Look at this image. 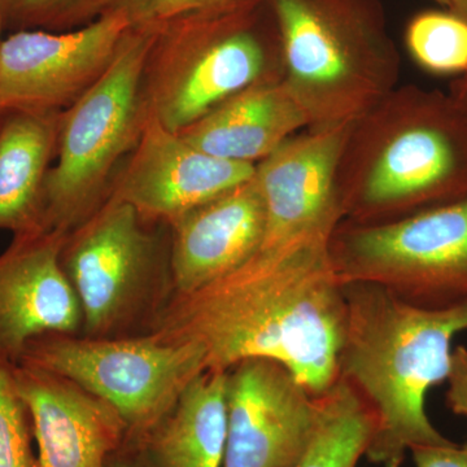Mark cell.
Returning <instances> with one entry per match:
<instances>
[{
  "label": "cell",
  "instance_id": "d6a6232c",
  "mask_svg": "<svg viewBox=\"0 0 467 467\" xmlns=\"http://www.w3.org/2000/svg\"><path fill=\"white\" fill-rule=\"evenodd\" d=\"M0 115H2V112H0Z\"/></svg>",
  "mask_w": 467,
  "mask_h": 467
},
{
  "label": "cell",
  "instance_id": "8fae6325",
  "mask_svg": "<svg viewBox=\"0 0 467 467\" xmlns=\"http://www.w3.org/2000/svg\"><path fill=\"white\" fill-rule=\"evenodd\" d=\"M223 467H295L318 420V396L281 362L243 359L227 370Z\"/></svg>",
  "mask_w": 467,
  "mask_h": 467
},
{
  "label": "cell",
  "instance_id": "9a60e30c",
  "mask_svg": "<svg viewBox=\"0 0 467 467\" xmlns=\"http://www.w3.org/2000/svg\"><path fill=\"white\" fill-rule=\"evenodd\" d=\"M18 391L29 411L39 467H107L126 441L115 409L50 371L16 364Z\"/></svg>",
  "mask_w": 467,
  "mask_h": 467
},
{
  "label": "cell",
  "instance_id": "6da1fadb",
  "mask_svg": "<svg viewBox=\"0 0 467 467\" xmlns=\"http://www.w3.org/2000/svg\"><path fill=\"white\" fill-rule=\"evenodd\" d=\"M330 238L309 236L260 248L250 261L190 294H171L147 334L201 347L205 370L248 358L290 368L312 395L339 378L347 303Z\"/></svg>",
  "mask_w": 467,
  "mask_h": 467
},
{
  "label": "cell",
  "instance_id": "2e32d148",
  "mask_svg": "<svg viewBox=\"0 0 467 467\" xmlns=\"http://www.w3.org/2000/svg\"><path fill=\"white\" fill-rule=\"evenodd\" d=\"M168 227L171 294H190L230 275L265 238V205L254 175Z\"/></svg>",
  "mask_w": 467,
  "mask_h": 467
},
{
  "label": "cell",
  "instance_id": "f546056e",
  "mask_svg": "<svg viewBox=\"0 0 467 467\" xmlns=\"http://www.w3.org/2000/svg\"><path fill=\"white\" fill-rule=\"evenodd\" d=\"M454 94L459 95L461 99L465 101L467 104V73L465 75L461 76L459 81L456 82L453 86H451V90Z\"/></svg>",
  "mask_w": 467,
  "mask_h": 467
},
{
  "label": "cell",
  "instance_id": "7c38bea8",
  "mask_svg": "<svg viewBox=\"0 0 467 467\" xmlns=\"http://www.w3.org/2000/svg\"><path fill=\"white\" fill-rule=\"evenodd\" d=\"M256 165L227 161L195 149L146 113L138 142L113 178L109 195L147 221L171 225L190 211L252 180Z\"/></svg>",
  "mask_w": 467,
  "mask_h": 467
},
{
  "label": "cell",
  "instance_id": "4316f807",
  "mask_svg": "<svg viewBox=\"0 0 467 467\" xmlns=\"http://www.w3.org/2000/svg\"><path fill=\"white\" fill-rule=\"evenodd\" d=\"M107 467H150L140 451L122 447L110 457Z\"/></svg>",
  "mask_w": 467,
  "mask_h": 467
},
{
  "label": "cell",
  "instance_id": "30bf717a",
  "mask_svg": "<svg viewBox=\"0 0 467 467\" xmlns=\"http://www.w3.org/2000/svg\"><path fill=\"white\" fill-rule=\"evenodd\" d=\"M134 26L130 7L67 33L18 30L0 43V112H63L107 72Z\"/></svg>",
  "mask_w": 467,
  "mask_h": 467
},
{
  "label": "cell",
  "instance_id": "1f68e13d",
  "mask_svg": "<svg viewBox=\"0 0 467 467\" xmlns=\"http://www.w3.org/2000/svg\"><path fill=\"white\" fill-rule=\"evenodd\" d=\"M3 26H5V23H3V18L0 16V34H2ZM0 43H2V39H0Z\"/></svg>",
  "mask_w": 467,
  "mask_h": 467
},
{
  "label": "cell",
  "instance_id": "484cf974",
  "mask_svg": "<svg viewBox=\"0 0 467 467\" xmlns=\"http://www.w3.org/2000/svg\"><path fill=\"white\" fill-rule=\"evenodd\" d=\"M410 453L416 467H467V442L414 448Z\"/></svg>",
  "mask_w": 467,
  "mask_h": 467
},
{
  "label": "cell",
  "instance_id": "8992f818",
  "mask_svg": "<svg viewBox=\"0 0 467 467\" xmlns=\"http://www.w3.org/2000/svg\"><path fill=\"white\" fill-rule=\"evenodd\" d=\"M156 26L131 27L107 72L63 110L45 182V225L69 234L110 193L117 165L142 131L143 79Z\"/></svg>",
  "mask_w": 467,
  "mask_h": 467
},
{
  "label": "cell",
  "instance_id": "83f0119b",
  "mask_svg": "<svg viewBox=\"0 0 467 467\" xmlns=\"http://www.w3.org/2000/svg\"><path fill=\"white\" fill-rule=\"evenodd\" d=\"M92 8H103V12L119 7H133L138 0H84Z\"/></svg>",
  "mask_w": 467,
  "mask_h": 467
},
{
  "label": "cell",
  "instance_id": "7a4b0ae2",
  "mask_svg": "<svg viewBox=\"0 0 467 467\" xmlns=\"http://www.w3.org/2000/svg\"><path fill=\"white\" fill-rule=\"evenodd\" d=\"M343 285L347 319L337 370L374 417L365 457L401 467L414 448L451 444L427 416L426 396L448 378L451 340L467 330V303L423 309L380 285Z\"/></svg>",
  "mask_w": 467,
  "mask_h": 467
},
{
  "label": "cell",
  "instance_id": "4dcf8cb0",
  "mask_svg": "<svg viewBox=\"0 0 467 467\" xmlns=\"http://www.w3.org/2000/svg\"><path fill=\"white\" fill-rule=\"evenodd\" d=\"M436 3H439V5H442V7L448 8V0H435Z\"/></svg>",
  "mask_w": 467,
  "mask_h": 467
},
{
  "label": "cell",
  "instance_id": "d6986e66",
  "mask_svg": "<svg viewBox=\"0 0 467 467\" xmlns=\"http://www.w3.org/2000/svg\"><path fill=\"white\" fill-rule=\"evenodd\" d=\"M227 371L205 370L138 448L150 467H223L227 439Z\"/></svg>",
  "mask_w": 467,
  "mask_h": 467
},
{
  "label": "cell",
  "instance_id": "277c9868",
  "mask_svg": "<svg viewBox=\"0 0 467 467\" xmlns=\"http://www.w3.org/2000/svg\"><path fill=\"white\" fill-rule=\"evenodd\" d=\"M284 84L308 129L358 121L398 88L400 58L374 0H269Z\"/></svg>",
  "mask_w": 467,
  "mask_h": 467
},
{
  "label": "cell",
  "instance_id": "5bb4252c",
  "mask_svg": "<svg viewBox=\"0 0 467 467\" xmlns=\"http://www.w3.org/2000/svg\"><path fill=\"white\" fill-rule=\"evenodd\" d=\"M67 235L14 236L0 254V358L18 364L36 337L81 334V304L61 265Z\"/></svg>",
  "mask_w": 467,
  "mask_h": 467
},
{
  "label": "cell",
  "instance_id": "f1b7e54d",
  "mask_svg": "<svg viewBox=\"0 0 467 467\" xmlns=\"http://www.w3.org/2000/svg\"><path fill=\"white\" fill-rule=\"evenodd\" d=\"M448 9L467 20V0H448Z\"/></svg>",
  "mask_w": 467,
  "mask_h": 467
},
{
  "label": "cell",
  "instance_id": "ac0fdd59",
  "mask_svg": "<svg viewBox=\"0 0 467 467\" xmlns=\"http://www.w3.org/2000/svg\"><path fill=\"white\" fill-rule=\"evenodd\" d=\"M61 112L8 110L0 115V230L43 232L45 182L57 156Z\"/></svg>",
  "mask_w": 467,
  "mask_h": 467
},
{
  "label": "cell",
  "instance_id": "9c48e42d",
  "mask_svg": "<svg viewBox=\"0 0 467 467\" xmlns=\"http://www.w3.org/2000/svg\"><path fill=\"white\" fill-rule=\"evenodd\" d=\"M328 251L343 284L380 285L423 309L463 306L467 195L387 223H340Z\"/></svg>",
  "mask_w": 467,
  "mask_h": 467
},
{
  "label": "cell",
  "instance_id": "3957f363",
  "mask_svg": "<svg viewBox=\"0 0 467 467\" xmlns=\"http://www.w3.org/2000/svg\"><path fill=\"white\" fill-rule=\"evenodd\" d=\"M342 223L373 225L467 195V104L396 88L353 122L337 178Z\"/></svg>",
  "mask_w": 467,
  "mask_h": 467
},
{
  "label": "cell",
  "instance_id": "ffe728a7",
  "mask_svg": "<svg viewBox=\"0 0 467 467\" xmlns=\"http://www.w3.org/2000/svg\"><path fill=\"white\" fill-rule=\"evenodd\" d=\"M374 432V417L343 378L318 396V420L306 453L295 467H358Z\"/></svg>",
  "mask_w": 467,
  "mask_h": 467
},
{
  "label": "cell",
  "instance_id": "7402d4cb",
  "mask_svg": "<svg viewBox=\"0 0 467 467\" xmlns=\"http://www.w3.org/2000/svg\"><path fill=\"white\" fill-rule=\"evenodd\" d=\"M16 364L0 358V467H39L29 411L18 391Z\"/></svg>",
  "mask_w": 467,
  "mask_h": 467
},
{
  "label": "cell",
  "instance_id": "e0dca14e",
  "mask_svg": "<svg viewBox=\"0 0 467 467\" xmlns=\"http://www.w3.org/2000/svg\"><path fill=\"white\" fill-rule=\"evenodd\" d=\"M304 129L308 119L281 78L238 92L178 134L214 158L257 165Z\"/></svg>",
  "mask_w": 467,
  "mask_h": 467
},
{
  "label": "cell",
  "instance_id": "5b68a950",
  "mask_svg": "<svg viewBox=\"0 0 467 467\" xmlns=\"http://www.w3.org/2000/svg\"><path fill=\"white\" fill-rule=\"evenodd\" d=\"M265 0H233L156 26L143 79L146 112L174 133L251 86L284 78L278 26Z\"/></svg>",
  "mask_w": 467,
  "mask_h": 467
},
{
  "label": "cell",
  "instance_id": "44dd1931",
  "mask_svg": "<svg viewBox=\"0 0 467 467\" xmlns=\"http://www.w3.org/2000/svg\"><path fill=\"white\" fill-rule=\"evenodd\" d=\"M411 57L435 75L467 73V20L450 11H426L411 18L405 34Z\"/></svg>",
  "mask_w": 467,
  "mask_h": 467
},
{
  "label": "cell",
  "instance_id": "d4e9b609",
  "mask_svg": "<svg viewBox=\"0 0 467 467\" xmlns=\"http://www.w3.org/2000/svg\"><path fill=\"white\" fill-rule=\"evenodd\" d=\"M447 405L457 416L467 418V348L460 346L451 350L448 373Z\"/></svg>",
  "mask_w": 467,
  "mask_h": 467
},
{
  "label": "cell",
  "instance_id": "4fadbf2b",
  "mask_svg": "<svg viewBox=\"0 0 467 467\" xmlns=\"http://www.w3.org/2000/svg\"><path fill=\"white\" fill-rule=\"evenodd\" d=\"M350 126L306 129L256 165L266 213L261 248L309 236L331 238L342 223L335 178Z\"/></svg>",
  "mask_w": 467,
  "mask_h": 467
},
{
  "label": "cell",
  "instance_id": "cb8c5ba5",
  "mask_svg": "<svg viewBox=\"0 0 467 467\" xmlns=\"http://www.w3.org/2000/svg\"><path fill=\"white\" fill-rule=\"evenodd\" d=\"M72 2L75 0H0V16L3 23L9 20L18 26L48 24L67 14Z\"/></svg>",
  "mask_w": 467,
  "mask_h": 467
},
{
  "label": "cell",
  "instance_id": "ba28073f",
  "mask_svg": "<svg viewBox=\"0 0 467 467\" xmlns=\"http://www.w3.org/2000/svg\"><path fill=\"white\" fill-rule=\"evenodd\" d=\"M18 364L66 378L107 402L124 420V447L138 448L205 371V356L196 344L150 334H50L27 344Z\"/></svg>",
  "mask_w": 467,
  "mask_h": 467
},
{
  "label": "cell",
  "instance_id": "52a82bcc",
  "mask_svg": "<svg viewBox=\"0 0 467 467\" xmlns=\"http://www.w3.org/2000/svg\"><path fill=\"white\" fill-rule=\"evenodd\" d=\"M133 205L109 195L67 234L61 265L75 288L88 337H129L147 328L171 294L169 248Z\"/></svg>",
  "mask_w": 467,
  "mask_h": 467
},
{
  "label": "cell",
  "instance_id": "603a6c76",
  "mask_svg": "<svg viewBox=\"0 0 467 467\" xmlns=\"http://www.w3.org/2000/svg\"><path fill=\"white\" fill-rule=\"evenodd\" d=\"M229 2L233 0H138L130 8L134 26H156L184 15Z\"/></svg>",
  "mask_w": 467,
  "mask_h": 467
}]
</instances>
